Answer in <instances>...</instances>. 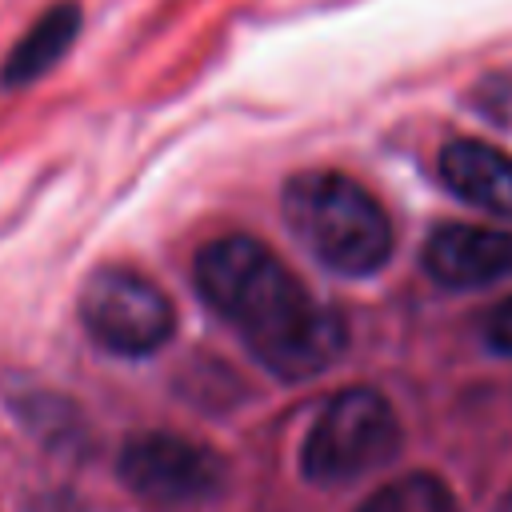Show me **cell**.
I'll list each match as a JSON object with an SVG mask.
<instances>
[{
    "label": "cell",
    "mask_w": 512,
    "mask_h": 512,
    "mask_svg": "<svg viewBox=\"0 0 512 512\" xmlns=\"http://www.w3.org/2000/svg\"><path fill=\"white\" fill-rule=\"evenodd\" d=\"M196 288L244 336L256 360L284 380L316 376L344 352L340 316L320 308L260 240L224 236L204 244Z\"/></svg>",
    "instance_id": "cell-1"
},
{
    "label": "cell",
    "mask_w": 512,
    "mask_h": 512,
    "mask_svg": "<svg viewBox=\"0 0 512 512\" xmlns=\"http://www.w3.org/2000/svg\"><path fill=\"white\" fill-rule=\"evenodd\" d=\"M284 220L304 248L344 276L376 272L392 256V224L372 192L340 172H304L284 188Z\"/></svg>",
    "instance_id": "cell-2"
},
{
    "label": "cell",
    "mask_w": 512,
    "mask_h": 512,
    "mask_svg": "<svg viewBox=\"0 0 512 512\" xmlns=\"http://www.w3.org/2000/svg\"><path fill=\"white\" fill-rule=\"evenodd\" d=\"M396 448H400V424L392 404L372 388H348L324 404V412L316 416L304 440L300 460L308 480L344 484L392 460Z\"/></svg>",
    "instance_id": "cell-3"
},
{
    "label": "cell",
    "mask_w": 512,
    "mask_h": 512,
    "mask_svg": "<svg viewBox=\"0 0 512 512\" xmlns=\"http://www.w3.org/2000/svg\"><path fill=\"white\" fill-rule=\"evenodd\" d=\"M80 324L116 356H148L176 328L172 300L140 272L100 268L80 292Z\"/></svg>",
    "instance_id": "cell-4"
},
{
    "label": "cell",
    "mask_w": 512,
    "mask_h": 512,
    "mask_svg": "<svg viewBox=\"0 0 512 512\" xmlns=\"http://www.w3.org/2000/svg\"><path fill=\"white\" fill-rule=\"evenodd\" d=\"M120 480L152 504H192L220 488L224 460L176 432H140L120 452Z\"/></svg>",
    "instance_id": "cell-5"
},
{
    "label": "cell",
    "mask_w": 512,
    "mask_h": 512,
    "mask_svg": "<svg viewBox=\"0 0 512 512\" xmlns=\"http://www.w3.org/2000/svg\"><path fill=\"white\" fill-rule=\"evenodd\" d=\"M424 268L436 284L480 288L512 272V232L480 224H440L424 244Z\"/></svg>",
    "instance_id": "cell-6"
},
{
    "label": "cell",
    "mask_w": 512,
    "mask_h": 512,
    "mask_svg": "<svg viewBox=\"0 0 512 512\" xmlns=\"http://www.w3.org/2000/svg\"><path fill=\"white\" fill-rule=\"evenodd\" d=\"M440 176L460 200L492 216H512V160L500 148L480 140H452L440 156Z\"/></svg>",
    "instance_id": "cell-7"
},
{
    "label": "cell",
    "mask_w": 512,
    "mask_h": 512,
    "mask_svg": "<svg viewBox=\"0 0 512 512\" xmlns=\"http://www.w3.org/2000/svg\"><path fill=\"white\" fill-rule=\"evenodd\" d=\"M80 32V8L72 0L64 4H52L8 52L4 68H0V84L4 88H24L32 80H40L48 68H56L64 60V52L72 48Z\"/></svg>",
    "instance_id": "cell-8"
},
{
    "label": "cell",
    "mask_w": 512,
    "mask_h": 512,
    "mask_svg": "<svg viewBox=\"0 0 512 512\" xmlns=\"http://www.w3.org/2000/svg\"><path fill=\"white\" fill-rule=\"evenodd\" d=\"M356 512H456V500L440 476L408 472L376 488Z\"/></svg>",
    "instance_id": "cell-9"
},
{
    "label": "cell",
    "mask_w": 512,
    "mask_h": 512,
    "mask_svg": "<svg viewBox=\"0 0 512 512\" xmlns=\"http://www.w3.org/2000/svg\"><path fill=\"white\" fill-rule=\"evenodd\" d=\"M484 340H488L496 352H508V356H512V296L500 300V304L484 316Z\"/></svg>",
    "instance_id": "cell-10"
},
{
    "label": "cell",
    "mask_w": 512,
    "mask_h": 512,
    "mask_svg": "<svg viewBox=\"0 0 512 512\" xmlns=\"http://www.w3.org/2000/svg\"><path fill=\"white\" fill-rule=\"evenodd\" d=\"M500 512H512V492L504 496V504H500Z\"/></svg>",
    "instance_id": "cell-11"
}]
</instances>
